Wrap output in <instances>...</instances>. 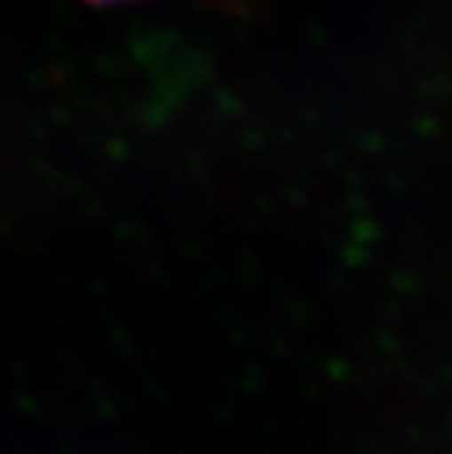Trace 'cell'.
<instances>
[{"instance_id":"cell-1","label":"cell","mask_w":452,"mask_h":454,"mask_svg":"<svg viewBox=\"0 0 452 454\" xmlns=\"http://www.w3.org/2000/svg\"><path fill=\"white\" fill-rule=\"evenodd\" d=\"M94 4H121V0H94Z\"/></svg>"}]
</instances>
